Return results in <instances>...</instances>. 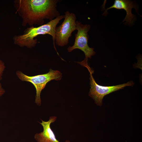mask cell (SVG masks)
<instances>
[{
  "label": "cell",
  "mask_w": 142,
  "mask_h": 142,
  "mask_svg": "<svg viewBox=\"0 0 142 142\" xmlns=\"http://www.w3.org/2000/svg\"><path fill=\"white\" fill-rule=\"evenodd\" d=\"M132 8H134L138 13V7L134 2L127 0H115L113 5L105 10L103 15L105 16L107 11L110 9H124L126 12V15L122 22L125 21L126 24L130 25L133 24L135 19V16L131 13Z\"/></svg>",
  "instance_id": "obj_7"
},
{
  "label": "cell",
  "mask_w": 142,
  "mask_h": 142,
  "mask_svg": "<svg viewBox=\"0 0 142 142\" xmlns=\"http://www.w3.org/2000/svg\"><path fill=\"white\" fill-rule=\"evenodd\" d=\"M64 15H60L47 23L38 27L33 26L27 28L22 34L14 35L13 38L14 43L21 47H26L31 48L35 46L38 42L35 38L40 35L48 34L52 37L54 48L57 51L55 45V29L60 21L64 18Z\"/></svg>",
  "instance_id": "obj_2"
},
{
  "label": "cell",
  "mask_w": 142,
  "mask_h": 142,
  "mask_svg": "<svg viewBox=\"0 0 142 142\" xmlns=\"http://www.w3.org/2000/svg\"><path fill=\"white\" fill-rule=\"evenodd\" d=\"M87 68L90 73V89L89 95L94 100L95 103L98 105H102L103 99L106 95L123 89L126 86H133L134 84L133 81H130L126 83L112 86H105L99 85L96 82L93 77V71L89 67Z\"/></svg>",
  "instance_id": "obj_6"
},
{
  "label": "cell",
  "mask_w": 142,
  "mask_h": 142,
  "mask_svg": "<svg viewBox=\"0 0 142 142\" xmlns=\"http://www.w3.org/2000/svg\"><path fill=\"white\" fill-rule=\"evenodd\" d=\"M5 91L2 88V85L0 83V98L5 93Z\"/></svg>",
  "instance_id": "obj_10"
},
{
  "label": "cell",
  "mask_w": 142,
  "mask_h": 142,
  "mask_svg": "<svg viewBox=\"0 0 142 142\" xmlns=\"http://www.w3.org/2000/svg\"><path fill=\"white\" fill-rule=\"evenodd\" d=\"M64 16L63 22L56 27L55 29V43L61 47L67 45L72 33L76 30L75 14L67 11L65 12Z\"/></svg>",
  "instance_id": "obj_5"
},
{
  "label": "cell",
  "mask_w": 142,
  "mask_h": 142,
  "mask_svg": "<svg viewBox=\"0 0 142 142\" xmlns=\"http://www.w3.org/2000/svg\"><path fill=\"white\" fill-rule=\"evenodd\" d=\"M57 117L52 116L47 121L41 120L42 122H39L42 126L43 131L39 133H37L34 136V139L37 142H60L56 138L55 134L51 129L50 125L56 120ZM65 142H71L66 140Z\"/></svg>",
  "instance_id": "obj_8"
},
{
  "label": "cell",
  "mask_w": 142,
  "mask_h": 142,
  "mask_svg": "<svg viewBox=\"0 0 142 142\" xmlns=\"http://www.w3.org/2000/svg\"><path fill=\"white\" fill-rule=\"evenodd\" d=\"M16 74L22 81L30 82L34 85L36 90L35 102L38 106L41 105V92L45 88L47 84L53 80H60L62 77V73L59 71L51 69L47 73L32 76H28L20 70L17 71Z\"/></svg>",
  "instance_id": "obj_3"
},
{
  "label": "cell",
  "mask_w": 142,
  "mask_h": 142,
  "mask_svg": "<svg viewBox=\"0 0 142 142\" xmlns=\"http://www.w3.org/2000/svg\"><path fill=\"white\" fill-rule=\"evenodd\" d=\"M76 23L77 32L75 35L74 43L72 46L68 47L67 50L69 52H71L76 49L80 50L84 52L85 55L83 61L87 63L88 58H91L95 54L94 49L90 47L88 44L89 38L88 32L91 26L89 24H83L78 21H76Z\"/></svg>",
  "instance_id": "obj_4"
},
{
  "label": "cell",
  "mask_w": 142,
  "mask_h": 142,
  "mask_svg": "<svg viewBox=\"0 0 142 142\" xmlns=\"http://www.w3.org/2000/svg\"><path fill=\"white\" fill-rule=\"evenodd\" d=\"M5 67L4 62L0 60V80L2 79V76Z\"/></svg>",
  "instance_id": "obj_9"
},
{
  "label": "cell",
  "mask_w": 142,
  "mask_h": 142,
  "mask_svg": "<svg viewBox=\"0 0 142 142\" xmlns=\"http://www.w3.org/2000/svg\"><path fill=\"white\" fill-rule=\"evenodd\" d=\"M58 0H15L14 6L25 27L43 25L45 19L51 21L60 16L57 8ZM30 26V27H31Z\"/></svg>",
  "instance_id": "obj_1"
}]
</instances>
